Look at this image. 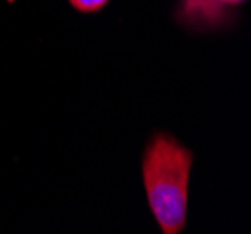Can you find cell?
Wrapping results in <instances>:
<instances>
[{
	"label": "cell",
	"instance_id": "6da1fadb",
	"mask_svg": "<svg viewBox=\"0 0 251 234\" xmlns=\"http://www.w3.org/2000/svg\"><path fill=\"white\" fill-rule=\"evenodd\" d=\"M193 154L169 133H157L143 158L148 206L163 234H178L188 217V187Z\"/></svg>",
	"mask_w": 251,
	"mask_h": 234
},
{
	"label": "cell",
	"instance_id": "7a4b0ae2",
	"mask_svg": "<svg viewBox=\"0 0 251 234\" xmlns=\"http://www.w3.org/2000/svg\"><path fill=\"white\" fill-rule=\"evenodd\" d=\"M246 0H182V13L189 21L216 23L223 19L227 8L240 6Z\"/></svg>",
	"mask_w": 251,
	"mask_h": 234
},
{
	"label": "cell",
	"instance_id": "3957f363",
	"mask_svg": "<svg viewBox=\"0 0 251 234\" xmlns=\"http://www.w3.org/2000/svg\"><path fill=\"white\" fill-rule=\"evenodd\" d=\"M68 2L81 13H96L109 4V0H68Z\"/></svg>",
	"mask_w": 251,
	"mask_h": 234
}]
</instances>
